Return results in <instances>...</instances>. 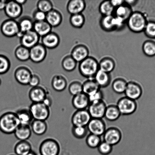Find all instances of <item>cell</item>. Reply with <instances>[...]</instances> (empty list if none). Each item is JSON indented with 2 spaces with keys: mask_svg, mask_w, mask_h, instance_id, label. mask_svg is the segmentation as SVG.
Returning a JSON list of instances; mask_svg holds the SVG:
<instances>
[{
  "mask_svg": "<svg viewBox=\"0 0 155 155\" xmlns=\"http://www.w3.org/2000/svg\"><path fill=\"white\" fill-rule=\"evenodd\" d=\"M101 142V137L91 134L87 137L86 139V145L92 149L98 148Z\"/></svg>",
  "mask_w": 155,
  "mask_h": 155,
  "instance_id": "obj_43",
  "label": "cell"
},
{
  "mask_svg": "<svg viewBox=\"0 0 155 155\" xmlns=\"http://www.w3.org/2000/svg\"><path fill=\"white\" fill-rule=\"evenodd\" d=\"M68 91L73 96L82 93L83 92V84L77 81L72 82L68 87Z\"/></svg>",
  "mask_w": 155,
  "mask_h": 155,
  "instance_id": "obj_46",
  "label": "cell"
},
{
  "mask_svg": "<svg viewBox=\"0 0 155 155\" xmlns=\"http://www.w3.org/2000/svg\"><path fill=\"white\" fill-rule=\"evenodd\" d=\"M26 155H37V154L34 151H32L31 152Z\"/></svg>",
  "mask_w": 155,
  "mask_h": 155,
  "instance_id": "obj_58",
  "label": "cell"
},
{
  "mask_svg": "<svg viewBox=\"0 0 155 155\" xmlns=\"http://www.w3.org/2000/svg\"><path fill=\"white\" fill-rule=\"evenodd\" d=\"M48 95L46 89L39 86L32 87L29 93V98L32 103H42Z\"/></svg>",
  "mask_w": 155,
  "mask_h": 155,
  "instance_id": "obj_17",
  "label": "cell"
},
{
  "mask_svg": "<svg viewBox=\"0 0 155 155\" xmlns=\"http://www.w3.org/2000/svg\"><path fill=\"white\" fill-rule=\"evenodd\" d=\"M148 22L145 15L139 12H133L126 21L129 29L133 33L142 32Z\"/></svg>",
  "mask_w": 155,
  "mask_h": 155,
  "instance_id": "obj_3",
  "label": "cell"
},
{
  "mask_svg": "<svg viewBox=\"0 0 155 155\" xmlns=\"http://www.w3.org/2000/svg\"><path fill=\"white\" fill-rule=\"evenodd\" d=\"M40 37L34 30L24 33L20 38L21 45L30 49L39 43Z\"/></svg>",
  "mask_w": 155,
  "mask_h": 155,
  "instance_id": "obj_16",
  "label": "cell"
},
{
  "mask_svg": "<svg viewBox=\"0 0 155 155\" xmlns=\"http://www.w3.org/2000/svg\"><path fill=\"white\" fill-rule=\"evenodd\" d=\"M110 2L111 4L115 8L119 7V6L124 4V1H122V0H112Z\"/></svg>",
  "mask_w": 155,
  "mask_h": 155,
  "instance_id": "obj_54",
  "label": "cell"
},
{
  "mask_svg": "<svg viewBox=\"0 0 155 155\" xmlns=\"http://www.w3.org/2000/svg\"><path fill=\"white\" fill-rule=\"evenodd\" d=\"M71 132L74 137L77 139H82L86 136L88 130L86 127L73 126Z\"/></svg>",
  "mask_w": 155,
  "mask_h": 155,
  "instance_id": "obj_45",
  "label": "cell"
},
{
  "mask_svg": "<svg viewBox=\"0 0 155 155\" xmlns=\"http://www.w3.org/2000/svg\"><path fill=\"white\" fill-rule=\"evenodd\" d=\"M69 22L72 27L76 28H80L83 27L85 22V18L83 14L71 15Z\"/></svg>",
  "mask_w": 155,
  "mask_h": 155,
  "instance_id": "obj_40",
  "label": "cell"
},
{
  "mask_svg": "<svg viewBox=\"0 0 155 155\" xmlns=\"http://www.w3.org/2000/svg\"><path fill=\"white\" fill-rule=\"evenodd\" d=\"M46 14L36 9L33 12V19L34 22H40L45 21Z\"/></svg>",
  "mask_w": 155,
  "mask_h": 155,
  "instance_id": "obj_51",
  "label": "cell"
},
{
  "mask_svg": "<svg viewBox=\"0 0 155 155\" xmlns=\"http://www.w3.org/2000/svg\"><path fill=\"white\" fill-rule=\"evenodd\" d=\"M121 115H129L136 111L137 104L136 101L124 97L118 100L116 104Z\"/></svg>",
  "mask_w": 155,
  "mask_h": 155,
  "instance_id": "obj_6",
  "label": "cell"
},
{
  "mask_svg": "<svg viewBox=\"0 0 155 155\" xmlns=\"http://www.w3.org/2000/svg\"><path fill=\"white\" fill-rule=\"evenodd\" d=\"M42 103L44 104H45V106L50 108L52 104L53 101L52 98L50 96L48 95L45 97V100H44Z\"/></svg>",
  "mask_w": 155,
  "mask_h": 155,
  "instance_id": "obj_53",
  "label": "cell"
},
{
  "mask_svg": "<svg viewBox=\"0 0 155 155\" xmlns=\"http://www.w3.org/2000/svg\"><path fill=\"white\" fill-rule=\"evenodd\" d=\"M94 80L100 88H105L109 86L111 81L110 74L99 70L94 78Z\"/></svg>",
  "mask_w": 155,
  "mask_h": 155,
  "instance_id": "obj_25",
  "label": "cell"
},
{
  "mask_svg": "<svg viewBox=\"0 0 155 155\" xmlns=\"http://www.w3.org/2000/svg\"><path fill=\"white\" fill-rule=\"evenodd\" d=\"M99 70V64L98 61L94 58L89 56L79 64L80 73L86 78H94Z\"/></svg>",
  "mask_w": 155,
  "mask_h": 155,
  "instance_id": "obj_2",
  "label": "cell"
},
{
  "mask_svg": "<svg viewBox=\"0 0 155 155\" xmlns=\"http://www.w3.org/2000/svg\"><path fill=\"white\" fill-rule=\"evenodd\" d=\"M131 7L124 4L115 8L113 16L122 18L126 21L133 13Z\"/></svg>",
  "mask_w": 155,
  "mask_h": 155,
  "instance_id": "obj_31",
  "label": "cell"
},
{
  "mask_svg": "<svg viewBox=\"0 0 155 155\" xmlns=\"http://www.w3.org/2000/svg\"><path fill=\"white\" fill-rule=\"evenodd\" d=\"M89 48L86 45H79L72 48L71 56L77 63H80L89 57Z\"/></svg>",
  "mask_w": 155,
  "mask_h": 155,
  "instance_id": "obj_20",
  "label": "cell"
},
{
  "mask_svg": "<svg viewBox=\"0 0 155 155\" xmlns=\"http://www.w3.org/2000/svg\"><path fill=\"white\" fill-rule=\"evenodd\" d=\"M60 146L58 142L52 138H48L41 143L39 147L40 155H59Z\"/></svg>",
  "mask_w": 155,
  "mask_h": 155,
  "instance_id": "obj_4",
  "label": "cell"
},
{
  "mask_svg": "<svg viewBox=\"0 0 155 155\" xmlns=\"http://www.w3.org/2000/svg\"><path fill=\"white\" fill-rule=\"evenodd\" d=\"M113 18V15L103 16L100 21V27L103 30L107 32L115 31Z\"/></svg>",
  "mask_w": 155,
  "mask_h": 155,
  "instance_id": "obj_35",
  "label": "cell"
},
{
  "mask_svg": "<svg viewBox=\"0 0 155 155\" xmlns=\"http://www.w3.org/2000/svg\"><path fill=\"white\" fill-rule=\"evenodd\" d=\"M40 83V79L39 76L36 74H32L28 85L32 87H34L39 86Z\"/></svg>",
  "mask_w": 155,
  "mask_h": 155,
  "instance_id": "obj_52",
  "label": "cell"
},
{
  "mask_svg": "<svg viewBox=\"0 0 155 155\" xmlns=\"http://www.w3.org/2000/svg\"><path fill=\"white\" fill-rule=\"evenodd\" d=\"M113 24L115 30H120L124 28L126 21L122 18L113 16Z\"/></svg>",
  "mask_w": 155,
  "mask_h": 155,
  "instance_id": "obj_49",
  "label": "cell"
},
{
  "mask_svg": "<svg viewBox=\"0 0 155 155\" xmlns=\"http://www.w3.org/2000/svg\"><path fill=\"white\" fill-rule=\"evenodd\" d=\"M138 1L131 0V1H124V4L127 5L130 7H131L132 6L136 4Z\"/></svg>",
  "mask_w": 155,
  "mask_h": 155,
  "instance_id": "obj_56",
  "label": "cell"
},
{
  "mask_svg": "<svg viewBox=\"0 0 155 155\" xmlns=\"http://www.w3.org/2000/svg\"><path fill=\"white\" fill-rule=\"evenodd\" d=\"M11 67V62L8 58L0 54V75H4L8 72Z\"/></svg>",
  "mask_w": 155,
  "mask_h": 155,
  "instance_id": "obj_44",
  "label": "cell"
},
{
  "mask_svg": "<svg viewBox=\"0 0 155 155\" xmlns=\"http://www.w3.org/2000/svg\"><path fill=\"white\" fill-rule=\"evenodd\" d=\"M142 50L144 54L147 57H152L155 56V42L148 40L144 42L142 45Z\"/></svg>",
  "mask_w": 155,
  "mask_h": 155,
  "instance_id": "obj_41",
  "label": "cell"
},
{
  "mask_svg": "<svg viewBox=\"0 0 155 155\" xmlns=\"http://www.w3.org/2000/svg\"><path fill=\"white\" fill-rule=\"evenodd\" d=\"M100 88L94 80L90 79L83 84V93L88 96L100 90Z\"/></svg>",
  "mask_w": 155,
  "mask_h": 155,
  "instance_id": "obj_34",
  "label": "cell"
},
{
  "mask_svg": "<svg viewBox=\"0 0 155 155\" xmlns=\"http://www.w3.org/2000/svg\"><path fill=\"white\" fill-rule=\"evenodd\" d=\"M4 11L9 19L15 20L20 17L22 13L23 8L15 1H8Z\"/></svg>",
  "mask_w": 155,
  "mask_h": 155,
  "instance_id": "obj_14",
  "label": "cell"
},
{
  "mask_svg": "<svg viewBox=\"0 0 155 155\" xmlns=\"http://www.w3.org/2000/svg\"><path fill=\"white\" fill-rule=\"evenodd\" d=\"M68 82L65 78L62 75H55L51 81V86L54 90L61 92L65 90L67 86Z\"/></svg>",
  "mask_w": 155,
  "mask_h": 155,
  "instance_id": "obj_27",
  "label": "cell"
},
{
  "mask_svg": "<svg viewBox=\"0 0 155 155\" xmlns=\"http://www.w3.org/2000/svg\"><path fill=\"white\" fill-rule=\"evenodd\" d=\"M86 127L91 134L100 137L103 136L106 130V124L103 119L92 118Z\"/></svg>",
  "mask_w": 155,
  "mask_h": 155,
  "instance_id": "obj_12",
  "label": "cell"
},
{
  "mask_svg": "<svg viewBox=\"0 0 155 155\" xmlns=\"http://www.w3.org/2000/svg\"><path fill=\"white\" fill-rule=\"evenodd\" d=\"M52 27L46 21L34 22L33 30L39 37H42L52 31Z\"/></svg>",
  "mask_w": 155,
  "mask_h": 155,
  "instance_id": "obj_26",
  "label": "cell"
},
{
  "mask_svg": "<svg viewBox=\"0 0 155 155\" xmlns=\"http://www.w3.org/2000/svg\"><path fill=\"white\" fill-rule=\"evenodd\" d=\"M20 124L15 112H5L0 116V131L4 134H14Z\"/></svg>",
  "mask_w": 155,
  "mask_h": 155,
  "instance_id": "obj_1",
  "label": "cell"
},
{
  "mask_svg": "<svg viewBox=\"0 0 155 155\" xmlns=\"http://www.w3.org/2000/svg\"><path fill=\"white\" fill-rule=\"evenodd\" d=\"M8 2V1L5 0L0 1V11L4 10Z\"/></svg>",
  "mask_w": 155,
  "mask_h": 155,
  "instance_id": "obj_55",
  "label": "cell"
},
{
  "mask_svg": "<svg viewBox=\"0 0 155 155\" xmlns=\"http://www.w3.org/2000/svg\"><path fill=\"white\" fill-rule=\"evenodd\" d=\"M127 82L122 78L115 79L112 83V89L114 92L118 94H124L126 88Z\"/></svg>",
  "mask_w": 155,
  "mask_h": 155,
  "instance_id": "obj_38",
  "label": "cell"
},
{
  "mask_svg": "<svg viewBox=\"0 0 155 155\" xmlns=\"http://www.w3.org/2000/svg\"><path fill=\"white\" fill-rule=\"evenodd\" d=\"M30 125L20 124L15 130L14 134L19 141H27L31 137L32 134Z\"/></svg>",
  "mask_w": 155,
  "mask_h": 155,
  "instance_id": "obj_24",
  "label": "cell"
},
{
  "mask_svg": "<svg viewBox=\"0 0 155 155\" xmlns=\"http://www.w3.org/2000/svg\"><path fill=\"white\" fill-rule=\"evenodd\" d=\"M115 8L111 4L110 1H103L99 6L100 13L103 16L113 15Z\"/></svg>",
  "mask_w": 155,
  "mask_h": 155,
  "instance_id": "obj_39",
  "label": "cell"
},
{
  "mask_svg": "<svg viewBox=\"0 0 155 155\" xmlns=\"http://www.w3.org/2000/svg\"><path fill=\"white\" fill-rule=\"evenodd\" d=\"M103 136L104 141L112 147L119 143L122 137L120 130L116 127H113L106 129Z\"/></svg>",
  "mask_w": 155,
  "mask_h": 155,
  "instance_id": "obj_9",
  "label": "cell"
},
{
  "mask_svg": "<svg viewBox=\"0 0 155 155\" xmlns=\"http://www.w3.org/2000/svg\"><path fill=\"white\" fill-rule=\"evenodd\" d=\"M45 21L52 28L59 27L63 21V16L58 10L53 8L46 14Z\"/></svg>",
  "mask_w": 155,
  "mask_h": 155,
  "instance_id": "obj_23",
  "label": "cell"
},
{
  "mask_svg": "<svg viewBox=\"0 0 155 155\" xmlns=\"http://www.w3.org/2000/svg\"><path fill=\"white\" fill-rule=\"evenodd\" d=\"M72 104L77 110H81L87 109L90 102L88 96L83 92L73 97Z\"/></svg>",
  "mask_w": 155,
  "mask_h": 155,
  "instance_id": "obj_21",
  "label": "cell"
},
{
  "mask_svg": "<svg viewBox=\"0 0 155 155\" xmlns=\"http://www.w3.org/2000/svg\"><path fill=\"white\" fill-rule=\"evenodd\" d=\"M33 120L46 121L51 114L50 108L42 103H32L29 108Z\"/></svg>",
  "mask_w": 155,
  "mask_h": 155,
  "instance_id": "obj_5",
  "label": "cell"
},
{
  "mask_svg": "<svg viewBox=\"0 0 155 155\" xmlns=\"http://www.w3.org/2000/svg\"><path fill=\"white\" fill-rule=\"evenodd\" d=\"M143 90L140 85L136 82H127L125 92V97L136 101L142 96Z\"/></svg>",
  "mask_w": 155,
  "mask_h": 155,
  "instance_id": "obj_15",
  "label": "cell"
},
{
  "mask_svg": "<svg viewBox=\"0 0 155 155\" xmlns=\"http://www.w3.org/2000/svg\"><path fill=\"white\" fill-rule=\"evenodd\" d=\"M121 115L116 105H111L107 106L104 117L108 121H114L117 120Z\"/></svg>",
  "mask_w": 155,
  "mask_h": 155,
  "instance_id": "obj_33",
  "label": "cell"
},
{
  "mask_svg": "<svg viewBox=\"0 0 155 155\" xmlns=\"http://www.w3.org/2000/svg\"><path fill=\"white\" fill-rule=\"evenodd\" d=\"M32 74L29 68L20 66L15 70L14 77L18 83L23 86L28 85Z\"/></svg>",
  "mask_w": 155,
  "mask_h": 155,
  "instance_id": "obj_13",
  "label": "cell"
},
{
  "mask_svg": "<svg viewBox=\"0 0 155 155\" xmlns=\"http://www.w3.org/2000/svg\"><path fill=\"white\" fill-rule=\"evenodd\" d=\"M90 103L98 102L103 100V95L101 90L88 96Z\"/></svg>",
  "mask_w": 155,
  "mask_h": 155,
  "instance_id": "obj_50",
  "label": "cell"
},
{
  "mask_svg": "<svg viewBox=\"0 0 155 155\" xmlns=\"http://www.w3.org/2000/svg\"><path fill=\"white\" fill-rule=\"evenodd\" d=\"M77 62L70 55L65 56L62 61V66L66 72H72L76 68Z\"/></svg>",
  "mask_w": 155,
  "mask_h": 155,
  "instance_id": "obj_37",
  "label": "cell"
},
{
  "mask_svg": "<svg viewBox=\"0 0 155 155\" xmlns=\"http://www.w3.org/2000/svg\"><path fill=\"white\" fill-rule=\"evenodd\" d=\"M16 155L11 154V155Z\"/></svg>",
  "mask_w": 155,
  "mask_h": 155,
  "instance_id": "obj_60",
  "label": "cell"
},
{
  "mask_svg": "<svg viewBox=\"0 0 155 155\" xmlns=\"http://www.w3.org/2000/svg\"><path fill=\"white\" fill-rule=\"evenodd\" d=\"M147 37L150 39H155V21H148L143 31Z\"/></svg>",
  "mask_w": 155,
  "mask_h": 155,
  "instance_id": "obj_47",
  "label": "cell"
},
{
  "mask_svg": "<svg viewBox=\"0 0 155 155\" xmlns=\"http://www.w3.org/2000/svg\"><path fill=\"white\" fill-rule=\"evenodd\" d=\"M47 55V48L42 43L38 44L30 49V60L33 63H42Z\"/></svg>",
  "mask_w": 155,
  "mask_h": 155,
  "instance_id": "obj_10",
  "label": "cell"
},
{
  "mask_svg": "<svg viewBox=\"0 0 155 155\" xmlns=\"http://www.w3.org/2000/svg\"><path fill=\"white\" fill-rule=\"evenodd\" d=\"M99 64V70L109 74L112 72L115 67L114 60L110 57L104 58L100 61Z\"/></svg>",
  "mask_w": 155,
  "mask_h": 155,
  "instance_id": "obj_32",
  "label": "cell"
},
{
  "mask_svg": "<svg viewBox=\"0 0 155 155\" xmlns=\"http://www.w3.org/2000/svg\"><path fill=\"white\" fill-rule=\"evenodd\" d=\"M86 7V3L83 0H71L66 5L67 11L71 15L81 14Z\"/></svg>",
  "mask_w": 155,
  "mask_h": 155,
  "instance_id": "obj_22",
  "label": "cell"
},
{
  "mask_svg": "<svg viewBox=\"0 0 155 155\" xmlns=\"http://www.w3.org/2000/svg\"><path fill=\"white\" fill-rule=\"evenodd\" d=\"M2 80L1 78H0V86H1L2 84Z\"/></svg>",
  "mask_w": 155,
  "mask_h": 155,
  "instance_id": "obj_59",
  "label": "cell"
},
{
  "mask_svg": "<svg viewBox=\"0 0 155 155\" xmlns=\"http://www.w3.org/2000/svg\"><path fill=\"white\" fill-rule=\"evenodd\" d=\"M107 105L104 100L98 102L90 103L87 108L92 118L103 119L104 117Z\"/></svg>",
  "mask_w": 155,
  "mask_h": 155,
  "instance_id": "obj_11",
  "label": "cell"
},
{
  "mask_svg": "<svg viewBox=\"0 0 155 155\" xmlns=\"http://www.w3.org/2000/svg\"><path fill=\"white\" fill-rule=\"evenodd\" d=\"M30 127L32 132L37 136H40L45 134L48 128V124L45 121L33 120Z\"/></svg>",
  "mask_w": 155,
  "mask_h": 155,
  "instance_id": "obj_28",
  "label": "cell"
},
{
  "mask_svg": "<svg viewBox=\"0 0 155 155\" xmlns=\"http://www.w3.org/2000/svg\"><path fill=\"white\" fill-rule=\"evenodd\" d=\"M15 1L16 3H17L18 4H19L21 6L25 4L27 1V0H16V1Z\"/></svg>",
  "mask_w": 155,
  "mask_h": 155,
  "instance_id": "obj_57",
  "label": "cell"
},
{
  "mask_svg": "<svg viewBox=\"0 0 155 155\" xmlns=\"http://www.w3.org/2000/svg\"><path fill=\"white\" fill-rule=\"evenodd\" d=\"M92 119L87 109L77 110L71 117L73 126L86 127Z\"/></svg>",
  "mask_w": 155,
  "mask_h": 155,
  "instance_id": "obj_8",
  "label": "cell"
},
{
  "mask_svg": "<svg viewBox=\"0 0 155 155\" xmlns=\"http://www.w3.org/2000/svg\"><path fill=\"white\" fill-rule=\"evenodd\" d=\"M37 9L47 14L52 10L53 4L49 0H39L36 4Z\"/></svg>",
  "mask_w": 155,
  "mask_h": 155,
  "instance_id": "obj_42",
  "label": "cell"
},
{
  "mask_svg": "<svg viewBox=\"0 0 155 155\" xmlns=\"http://www.w3.org/2000/svg\"><path fill=\"white\" fill-rule=\"evenodd\" d=\"M20 124L22 125H30L33 119L29 109L21 108L16 112Z\"/></svg>",
  "mask_w": 155,
  "mask_h": 155,
  "instance_id": "obj_29",
  "label": "cell"
},
{
  "mask_svg": "<svg viewBox=\"0 0 155 155\" xmlns=\"http://www.w3.org/2000/svg\"><path fill=\"white\" fill-rule=\"evenodd\" d=\"M32 151L31 143L27 141H19L14 147L16 155H26Z\"/></svg>",
  "mask_w": 155,
  "mask_h": 155,
  "instance_id": "obj_30",
  "label": "cell"
},
{
  "mask_svg": "<svg viewBox=\"0 0 155 155\" xmlns=\"http://www.w3.org/2000/svg\"><path fill=\"white\" fill-rule=\"evenodd\" d=\"M0 30L3 35L6 37L16 36L19 31L18 21L13 19H6L2 23Z\"/></svg>",
  "mask_w": 155,
  "mask_h": 155,
  "instance_id": "obj_7",
  "label": "cell"
},
{
  "mask_svg": "<svg viewBox=\"0 0 155 155\" xmlns=\"http://www.w3.org/2000/svg\"><path fill=\"white\" fill-rule=\"evenodd\" d=\"M99 152L103 155H108L112 152L113 147L104 141H102L98 147Z\"/></svg>",
  "mask_w": 155,
  "mask_h": 155,
  "instance_id": "obj_48",
  "label": "cell"
},
{
  "mask_svg": "<svg viewBox=\"0 0 155 155\" xmlns=\"http://www.w3.org/2000/svg\"><path fill=\"white\" fill-rule=\"evenodd\" d=\"M15 55L19 61H27L30 60V49L22 45H19L15 49Z\"/></svg>",
  "mask_w": 155,
  "mask_h": 155,
  "instance_id": "obj_36",
  "label": "cell"
},
{
  "mask_svg": "<svg viewBox=\"0 0 155 155\" xmlns=\"http://www.w3.org/2000/svg\"><path fill=\"white\" fill-rule=\"evenodd\" d=\"M19 31L17 35V37L19 38L24 33L33 30L34 21L32 18L27 16H22L18 21Z\"/></svg>",
  "mask_w": 155,
  "mask_h": 155,
  "instance_id": "obj_19",
  "label": "cell"
},
{
  "mask_svg": "<svg viewBox=\"0 0 155 155\" xmlns=\"http://www.w3.org/2000/svg\"><path fill=\"white\" fill-rule=\"evenodd\" d=\"M41 42L47 49H54L60 45V39L58 34L51 31L42 37Z\"/></svg>",
  "mask_w": 155,
  "mask_h": 155,
  "instance_id": "obj_18",
  "label": "cell"
}]
</instances>
